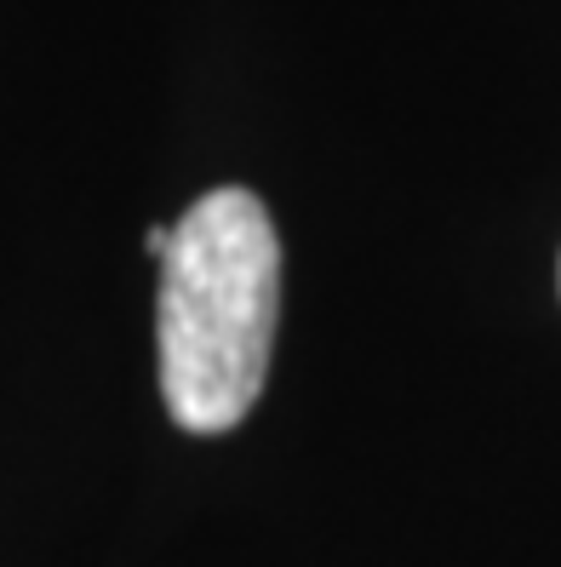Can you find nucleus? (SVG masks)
<instances>
[{"instance_id": "f257e3e1", "label": "nucleus", "mask_w": 561, "mask_h": 567, "mask_svg": "<svg viewBox=\"0 0 561 567\" xmlns=\"http://www.w3.org/2000/svg\"><path fill=\"white\" fill-rule=\"evenodd\" d=\"M281 316V236L241 184L207 189L160 258V402L189 436L236 430L270 379Z\"/></svg>"}, {"instance_id": "f03ea898", "label": "nucleus", "mask_w": 561, "mask_h": 567, "mask_svg": "<svg viewBox=\"0 0 561 567\" xmlns=\"http://www.w3.org/2000/svg\"><path fill=\"white\" fill-rule=\"evenodd\" d=\"M555 287H561V264H555Z\"/></svg>"}]
</instances>
